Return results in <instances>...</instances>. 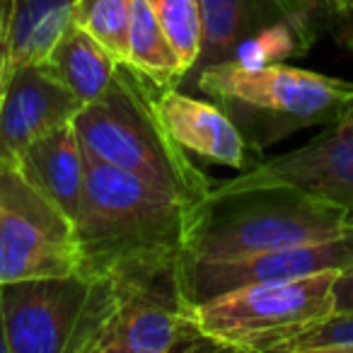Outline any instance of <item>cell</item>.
<instances>
[{
    "instance_id": "cell-11",
    "label": "cell",
    "mask_w": 353,
    "mask_h": 353,
    "mask_svg": "<svg viewBox=\"0 0 353 353\" xmlns=\"http://www.w3.org/2000/svg\"><path fill=\"white\" fill-rule=\"evenodd\" d=\"M295 187L353 211V112L317 138L279 157L256 162L218 189Z\"/></svg>"
},
{
    "instance_id": "cell-21",
    "label": "cell",
    "mask_w": 353,
    "mask_h": 353,
    "mask_svg": "<svg viewBox=\"0 0 353 353\" xmlns=\"http://www.w3.org/2000/svg\"><path fill=\"white\" fill-rule=\"evenodd\" d=\"M12 15H15V0H0V102H3V92H6V85H8Z\"/></svg>"
},
{
    "instance_id": "cell-13",
    "label": "cell",
    "mask_w": 353,
    "mask_h": 353,
    "mask_svg": "<svg viewBox=\"0 0 353 353\" xmlns=\"http://www.w3.org/2000/svg\"><path fill=\"white\" fill-rule=\"evenodd\" d=\"M157 109L167 131L192 155L240 172L261 162L259 152L216 102H201L176 88H157Z\"/></svg>"
},
{
    "instance_id": "cell-1",
    "label": "cell",
    "mask_w": 353,
    "mask_h": 353,
    "mask_svg": "<svg viewBox=\"0 0 353 353\" xmlns=\"http://www.w3.org/2000/svg\"><path fill=\"white\" fill-rule=\"evenodd\" d=\"M189 203L85 150V189L75 216L78 271L88 281L123 271L182 266Z\"/></svg>"
},
{
    "instance_id": "cell-9",
    "label": "cell",
    "mask_w": 353,
    "mask_h": 353,
    "mask_svg": "<svg viewBox=\"0 0 353 353\" xmlns=\"http://www.w3.org/2000/svg\"><path fill=\"white\" fill-rule=\"evenodd\" d=\"M348 264H353V230L334 240L256 252V254L232 256V259L187 256L184 285L194 303H203L245 285L303 279L319 271H341Z\"/></svg>"
},
{
    "instance_id": "cell-25",
    "label": "cell",
    "mask_w": 353,
    "mask_h": 353,
    "mask_svg": "<svg viewBox=\"0 0 353 353\" xmlns=\"http://www.w3.org/2000/svg\"><path fill=\"white\" fill-rule=\"evenodd\" d=\"M305 3H310V6L314 8V10L319 12H334V0H305Z\"/></svg>"
},
{
    "instance_id": "cell-2",
    "label": "cell",
    "mask_w": 353,
    "mask_h": 353,
    "mask_svg": "<svg viewBox=\"0 0 353 353\" xmlns=\"http://www.w3.org/2000/svg\"><path fill=\"white\" fill-rule=\"evenodd\" d=\"M179 351H221L196 322V303L184 285V264L90 281L65 353Z\"/></svg>"
},
{
    "instance_id": "cell-24",
    "label": "cell",
    "mask_w": 353,
    "mask_h": 353,
    "mask_svg": "<svg viewBox=\"0 0 353 353\" xmlns=\"http://www.w3.org/2000/svg\"><path fill=\"white\" fill-rule=\"evenodd\" d=\"M0 353H10V346H8V334H6V314H3V303H0Z\"/></svg>"
},
{
    "instance_id": "cell-7",
    "label": "cell",
    "mask_w": 353,
    "mask_h": 353,
    "mask_svg": "<svg viewBox=\"0 0 353 353\" xmlns=\"http://www.w3.org/2000/svg\"><path fill=\"white\" fill-rule=\"evenodd\" d=\"M201 54L184 78L192 80L208 65L240 59L274 63V56L310 49L314 39V10L305 0H199Z\"/></svg>"
},
{
    "instance_id": "cell-4",
    "label": "cell",
    "mask_w": 353,
    "mask_h": 353,
    "mask_svg": "<svg viewBox=\"0 0 353 353\" xmlns=\"http://www.w3.org/2000/svg\"><path fill=\"white\" fill-rule=\"evenodd\" d=\"M351 230L353 211L295 187H213L189 208L187 256L232 259L334 240Z\"/></svg>"
},
{
    "instance_id": "cell-20",
    "label": "cell",
    "mask_w": 353,
    "mask_h": 353,
    "mask_svg": "<svg viewBox=\"0 0 353 353\" xmlns=\"http://www.w3.org/2000/svg\"><path fill=\"white\" fill-rule=\"evenodd\" d=\"M276 353H353V310L332 312L283 341Z\"/></svg>"
},
{
    "instance_id": "cell-12",
    "label": "cell",
    "mask_w": 353,
    "mask_h": 353,
    "mask_svg": "<svg viewBox=\"0 0 353 353\" xmlns=\"http://www.w3.org/2000/svg\"><path fill=\"white\" fill-rule=\"evenodd\" d=\"M83 107L41 63L17 68L0 102V162L17 165L37 138L70 123Z\"/></svg>"
},
{
    "instance_id": "cell-16",
    "label": "cell",
    "mask_w": 353,
    "mask_h": 353,
    "mask_svg": "<svg viewBox=\"0 0 353 353\" xmlns=\"http://www.w3.org/2000/svg\"><path fill=\"white\" fill-rule=\"evenodd\" d=\"M75 0H15L8 80L17 68L39 63L61 32L70 25Z\"/></svg>"
},
{
    "instance_id": "cell-6",
    "label": "cell",
    "mask_w": 353,
    "mask_h": 353,
    "mask_svg": "<svg viewBox=\"0 0 353 353\" xmlns=\"http://www.w3.org/2000/svg\"><path fill=\"white\" fill-rule=\"evenodd\" d=\"M339 271L254 283L196 303V322L221 351L276 353V348L336 310Z\"/></svg>"
},
{
    "instance_id": "cell-26",
    "label": "cell",
    "mask_w": 353,
    "mask_h": 353,
    "mask_svg": "<svg viewBox=\"0 0 353 353\" xmlns=\"http://www.w3.org/2000/svg\"><path fill=\"white\" fill-rule=\"evenodd\" d=\"M346 3H348V0H334V15H336V12L341 10V8L346 6Z\"/></svg>"
},
{
    "instance_id": "cell-17",
    "label": "cell",
    "mask_w": 353,
    "mask_h": 353,
    "mask_svg": "<svg viewBox=\"0 0 353 353\" xmlns=\"http://www.w3.org/2000/svg\"><path fill=\"white\" fill-rule=\"evenodd\" d=\"M128 65L143 73L157 88H176L187 78L182 59L157 22L148 0H133L131 32H128Z\"/></svg>"
},
{
    "instance_id": "cell-10",
    "label": "cell",
    "mask_w": 353,
    "mask_h": 353,
    "mask_svg": "<svg viewBox=\"0 0 353 353\" xmlns=\"http://www.w3.org/2000/svg\"><path fill=\"white\" fill-rule=\"evenodd\" d=\"M78 274L0 283L10 353H65L88 298Z\"/></svg>"
},
{
    "instance_id": "cell-5",
    "label": "cell",
    "mask_w": 353,
    "mask_h": 353,
    "mask_svg": "<svg viewBox=\"0 0 353 353\" xmlns=\"http://www.w3.org/2000/svg\"><path fill=\"white\" fill-rule=\"evenodd\" d=\"M192 85L232 119L256 152L353 112V83L283 63L223 61L203 68Z\"/></svg>"
},
{
    "instance_id": "cell-23",
    "label": "cell",
    "mask_w": 353,
    "mask_h": 353,
    "mask_svg": "<svg viewBox=\"0 0 353 353\" xmlns=\"http://www.w3.org/2000/svg\"><path fill=\"white\" fill-rule=\"evenodd\" d=\"M334 39L339 46H343L346 51L353 54V0H348L346 6L336 12V32Z\"/></svg>"
},
{
    "instance_id": "cell-3",
    "label": "cell",
    "mask_w": 353,
    "mask_h": 353,
    "mask_svg": "<svg viewBox=\"0 0 353 353\" xmlns=\"http://www.w3.org/2000/svg\"><path fill=\"white\" fill-rule=\"evenodd\" d=\"M73 126L90 155L189 206L213 192L211 176L167 131L157 109V85L133 65H117L107 92L85 104Z\"/></svg>"
},
{
    "instance_id": "cell-18",
    "label": "cell",
    "mask_w": 353,
    "mask_h": 353,
    "mask_svg": "<svg viewBox=\"0 0 353 353\" xmlns=\"http://www.w3.org/2000/svg\"><path fill=\"white\" fill-rule=\"evenodd\" d=\"M133 0H75L70 22L97 39L119 63L128 59Z\"/></svg>"
},
{
    "instance_id": "cell-22",
    "label": "cell",
    "mask_w": 353,
    "mask_h": 353,
    "mask_svg": "<svg viewBox=\"0 0 353 353\" xmlns=\"http://www.w3.org/2000/svg\"><path fill=\"white\" fill-rule=\"evenodd\" d=\"M334 303L336 310L334 312H343V310H353V264L341 269L336 274V283H334Z\"/></svg>"
},
{
    "instance_id": "cell-19",
    "label": "cell",
    "mask_w": 353,
    "mask_h": 353,
    "mask_svg": "<svg viewBox=\"0 0 353 353\" xmlns=\"http://www.w3.org/2000/svg\"><path fill=\"white\" fill-rule=\"evenodd\" d=\"M157 22L182 59L184 68H194L201 54V6L199 0H148Z\"/></svg>"
},
{
    "instance_id": "cell-15",
    "label": "cell",
    "mask_w": 353,
    "mask_h": 353,
    "mask_svg": "<svg viewBox=\"0 0 353 353\" xmlns=\"http://www.w3.org/2000/svg\"><path fill=\"white\" fill-rule=\"evenodd\" d=\"M39 63L80 102L90 104L107 92L119 61L97 39L70 22Z\"/></svg>"
},
{
    "instance_id": "cell-8",
    "label": "cell",
    "mask_w": 353,
    "mask_h": 353,
    "mask_svg": "<svg viewBox=\"0 0 353 353\" xmlns=\"http://www.w3.org/2000/svg\"><path fill=\"white\" fill-rule=\"evenodd\" d=\"M78 271L73 218L17 165L0 162V283Z\"/></svg>"
},
{
    "instance_id": "cell-14",
    "label": "cell",
    "mask_w": 353,
    "mask_h": 353,
    "mask_svg": "<svg viewBox=\"0 0 353 353\" xmlns=\"http://www.w3.org/2000/svg\"><path fill=\"white\" fill-rule=\"evenodd\" d=\"M22 174L75 221L85 189V148L73 121L37 138L17 160Z\"/></svg>"
}]
</instances>
